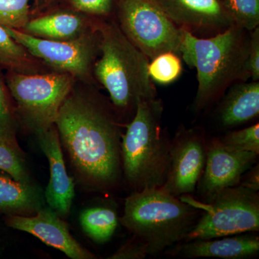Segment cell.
Returning a JSON list of instances; mask_svg holds the SVG:
<instances>
[{
  "label": "cell",
  "mask_w": 259,
  "mask_h": 259,
  "mask_svg": "<svg viewBox=\"0 0 259 259\" xmlns=\"http://www.w3.org/2000/svg\"><path fill=\"white\" fill-rule=\"evenodd\" d=\"M61 144L89 187L113 189L122 175L120 121L101 96L71 93L55 122Z\"/></svg>",
  "instance_id": "obj_1"
},
{
  "label": "cell",
  "mask_w": 259,
  "mask_h": 259,
  "mask_svg": "<svg viewBox=\"0 0 259 259\" xmlns=\"http://www.w3.org/2000/svg\"><path fill=\"white\" fill-rule=\"evenodd\" d=\"M250 32L232 25L209 37L194 36L182 30L180 56L197 70V93L192 108L199 113L220 101L233 83L250 79L247 58Z\"/></svg>",
  "instance_id": "obj_2"
},
{
  "label": "cell",
  "mask_w": 259,
  "mask_h": 259,
  "mask_svg": "<svg viewBox=\"0 0 259 259\" xmlns=\"http://www.w3.org/2000/svg\"><path fill=\"white\" fill-rule=\"evenodd\" d=\"M100 59L93 66L98 81L110 95L118 113L134 117L139 102L157 97V91L148 74L149 59L135 47L118 24H98Z\"/></svg>",
  "instance_id": "obj_3"
},
{
  "label": "cell",
  "mask_w": 259,
  "mask_h": 259,
  "mask_svg": "<svg viewBox=\"0 0 259 259\" xmlns=\"http://www.w3.org/2000/svg\"><path fill=\"white\" fill-rule=\"evenodd\" d=\"M202 214L193 199L151 187L130 194L120 221L155 255L184 241Z\"/></svg>",
  "instance_id": "obj_4"
},
{
  "label": "cell",
  "mask_w": 259,
  "mask_h": 259,
  "mask_svg": "<svg viewBox=\"0 0 259 259\" xmlns=\"http://www.w3.org/2000/svg\"><path fill=\"white\" fill-rule=\"evenodd\" d=\"M161 99L142 100L121 141L122 171L133 192L161 187L166 181L171 139L162 128Z\"/></svg>",
  "instance_id": "obj_5"
},
{
  "label": "cell",
  "mask_w": 259,
  "mask_h": 259,
  "mask_svg": "<svg viewBox=\"0 0 259 259\" xmlns=\"http://www.w3.org/2000/svg\"><path fill=\"white\" fill-rule=\"evenodd\" d=\"M73 81L74 76L64 72L28 74L9 71L6 77L7 87L16 103L17 116L36 135L55 125Z\"/></svg>",
  "instance_id": "obj_6"
},
{
  "label": "cell",
  "mask_w": 259,
  "mask_h": 259,
  "mask_svg": "<svg viewBox=\"0 0 259 259\" xmlns=\"http://www.w3.org/2000/svg\"><path fill=\"white\" fill-rule=\"evenodd\" d=\"M194 203L202 214L184 241L258 231V191L239 185L219 191L205 202Z\"/></svg>",
  "instance_id": "obj_7"
},
{
  "label": "cell",
  "mask_w": 259,
  "mask_h": 259,
  "mask_svg": "<svg viewBox=\"0 0 259 259\" xmlns=\"http://www.w3.org/2000/svg\"><path fill=\"white\" fill-rule=\"evenodd\" d=\"M119 27L150 61L163 53L180 55L182 30L156 0H118Z\"/></svg>",
  "instance_id": "obj_8"
},
{
  "label": "cell",
  "mask_w": 259,
  "mask_h": 259,
  "mask_svg": "<svg viewBox=\"0 0 259 259\" xmlns=\"http://www.w3.org/2000/svg\"><path fill=\"white\" fill-rule=\"evenodd\" d=\"M3 27L32 56L59 70V72L67 73L83 80L91 76L94 59L99 50V34L86 31L72 40H55L33 36L5 25Z\"/></svg>",
  "instance_id": "obj_9"
},
{
  "label": "cell",
  "mask_w": 259,
  "mask_h": 259,
  "mask_svg": "<svg viewBox=\"0 0 259 259\" xmlns=\"http://www.w3.org/2000/svg\"><path fill=\"white\" fill-rule=\"evenodd\" d=\"M205 131L180 125L171 139L170 160L161 188L175 197L189 195L197 190L206 161Z\"/></svg>",
  "instance_id": "obj_10"
},
{
  "label": "cell",
  "mask_w": 259,
  "mask_h": 259,
  "mask_svg": "<svg viewBox=\"0 0 259 259\" xmlns=\"http://www.w3.org/2000/svg\"><path fill=\"white\" fill-rule=\"evenodd\" d=\"M258 157L256 153L227 146L221 138L207 140L205 166L197 186L204 202L223 189L239 185Z\"/></svg>",
  "instance_id": "obj_11"
},
{
  "label": "cell",
  "mask_w": 259,
  "mask_h": 259,
  "mask_svg": "<svg viewBox=\"0 0 259 259\" xmlns=\"http://www.w3.org/2000/svg\"><path fill=\"white\" fill-rule=\"evenodd\" d=\"M177 27L194 36L209 37L235 22L223 0H156Z\"/></svg>",
  "instance_id": "obj_12"
},
{
  "label": "cell",
  "mask_w": 259,
  "mask_h": 259,
  "mask_svg": "<svg viewBox=\"0 0 259 259\" xmlns=\"http://www.w3.org/2000/svg\"><path fill=\"white\" fill-rule=\"evenodd\" d=\"M10 228L30 233L49 246L61 250L72 259H93V253L83 248L70 233L69 227L52 209H40L35 216L10 214L6 219Z\"/></svg>",
  "instance_id": "obj_13"
},
{
  "label": "cell",
  "mask_w": 259,
  "mask_h": 259,
  "mask_svg": "<svg viewBox=\"0 0 259 259\" xmlns=\"http://www.w3.org/2000/svg\"><path fill=\"white\" fill-rule=\"evenodd\" d=\"M37 136L50 168V180L45 193L47 203L59 217H66L74 198V184L66 171L59 133L54 125Z\"/></svg>",
  "instance_id": "obj_14"
},
{
  "label": "cell",
  "mask_w": 259,
  "mask_h": 259,
  "mask_svg": "<svg viewBox=\"0 0 259 259\" xmlns=\"http://www.w3.org/2000/svg\"><path fill=\"white\" fill-rule=\"evenodd\" d=\"M234 235L207 240L182 241L174 245L169 254L184 258L244 259L259 253V237L254 234Z\"/></svg>",
  "instance_id": "obj_15"
},
{
  "label": "cell",
  "mask_w": 259,
  "mask_h": 259,
  "mask_svg": "<svg viewBox=\"0 0 259 259\" xmlns=\"http://www.w3.org/2000/svg\"><path fill=\"white\" fill-rule=\"evenodd\" d=\"M220 101L216 115L225 128H233L258 118L259 81L233 83Z\"/></svg>",
  "instance_id": "obj_16"
},
{
  "label": "cell",
  "mask_w": 259,
  "mask_h": 259,
  "mask_svg": "<svg viewBox=\"0 0 259 259\" xmlns=\"http://www.w3.org/2000/svg\"><path fill=\"white\" fill-rule=\"evenodd\" d=\"M86 25L78 15L57 13L29 20L22 31L33 36L55 40H69L86 32Z\"/></svg>",
  "instance_id": "obj_17"
},
{
  "label": "cell",
  "mask_w": 259,
  "mask_h": 259,
  "mask_svg": "<svg viewBox=\"0 0 259 259\" xmlns=\"http://www.w3.org/2000/svg\"><path fill=\"white\" fill-rule=\"evenodd\" d=\"M40 197L30 184L0 173V210L27 215L40 209Z\"/></svg>",
  "instance_id": "obj_18"
},
{
  "label": "cell",
  "mask_w": 259,
  "mask_h": 259,
  "mask_svg": "<svg viewBox=\"0 0 259 259\" xmlns=\"http://www.w3.org/2000/svg\"><path fill=\"white\" fill-rule=\"evenodd\" d=\"M36 58L10 36L0 24V66L8 71L23 74H38L40 66Z\"/></svg>",
  "instance_id": "obj_19"
},
{
  "label": "cell",
  "mask_w": 259,
  "mask_h": 259,
  "mask_svg": "<svg viewBox=\"0 0 259 259\" xmlns=\"http://www.w3.org/2000/svg\"><path fill=\"white\" fill-rule=\"evenodd\" d=\"M118 217L114 209L97 207L85 209L80 216L83 231L97 243L108 241L117 229Z\"/></svg>",
  "instance_id": "obj_20"
},
{
  "label": "cell",
  "mask_w": 259,
  "mask_h": 259,
  "mask_svg": "<svg viewBox=\"0 0 259 259\" xmlns=\"http://www.w3.org/2000/svg\"><path fill=\"white\" fill-rule=\"evenodd\" d=\"M148 71L153 83L170 84L180 77L183 65L178 54L168 51L151 59L148 64Z\"/></svg>",
  "instance_id": "obj_21"
},
{
  "label": "cell",
  "mask_w": 259,
  "mask_h": 259,
  "mask_svg": "<svg viewBox=\"0 0 259 259\" xmlns=\"http://www.w3.org/2000/svg\"><path fill=\"white\" fill-rule=\"evenodd\" d=\"M9 94L6 83L0 74V141L20 151L16 139L17 114Z\"/></svg>",
  "instance_id": "obj_22"
},
{
  "label": "cell",
  "mask_w": 259,
  "mask_h": 259,
  "mask_svg": "<svg viewBox=\"0 0 259 259\" xmlns=\"http://www.w3.org/2000/svg\"><path fill=\"white\" fill-rule=\"evenodd\" d=\"M235 24L251 31L259 26V0H223Z\"/></svg>",
  "instance_id": "obj_23"
},
{
  "label": "cell",
  "mask_w": 259,
  "mask_h": 259,
  "mask_svg": "<svg viewBox=\"0 0 259 259\" xmlns=\"http://www.w3.org/2000/svg\"><path fill=\"white\" fill-rule=\"evenodd\" d=\"M0 170L18 182L30 184L20 151L3 141H0Z\"/></svg>",
  "instance_id": "obj_24"
},
{
  "label": "cell",
  "mask_w": 259,
  "mask_h": 259,
  "mask_svg": "<svg viewBox=\"0 0 259 259\" xmlns=\"http://www.w3.org/2000/svg\"><path fill=\"white\" fill-rule=\"evenodd\" d=\"M30 0H0V24L21 30L29 21Z\"/></svg>",
  "instance_id": "obj_25"
},
{
  "label": "cell",
  "mask_w": 259,
  "mask_h": 259,
  "mask_svg": "<svg viewBox=\"0 0 259 259\" xmlns=\"http://www.w3.org/2000/svg\"><path fill=\"white\" fill-rule=\"evenodd\" d=\"M221 140L230 147L259 155V124L230 131Z\"/></svg>",
  "instance_id": "obj_26"
},
{
  "label": "cell",
  "mask_w": 259,
  "mask_h": 259,
  "mask_svg": "<svg viewBox=\"0 0 259 259\" xmlns=\"http://www.w3.org/2000/svg\"><path fill=\"white\" fill-rule=\"evenodd\" d=\"M70 3L80 12L97 16H107L113 9L114 0H70Z\"/></svg>",
  "instance_id": "obj_27"
},
{
  "label": "cell",
  "mask_w": 259,
  "mask_h": 259,
  "mask_svg": "<svg viewBox=\"0 0 259 259\" xmlns=\"http://www.w3.org/2000/svg\"><path fill=\"white\" fill-rule=\"evenodd\" d=\"M149 255L146 243L133 236V238L117 250L109 258L112 259H144Z\"/></svg>",
  "instance_id": "obj_28"
},
{
  "label": "cell",
  "mask_w": 259,
  "mask_h": 259,
  "mask_svg": "<svg viewBox=\"0 0 259 259\" xmlns=\"http://www.w3.org/2000/svg\"><path fill=\"white\" fill-rule=\"evenodd\" d=\"M247 68L251 81L259 80V27L250 32Z\"/></svg>",
  "instance_id": "obj_29"
},
{
  "label": "cell",
  "mask_w": 259,
  "mask_h": 259,
  "mask_svg": "<svg viewBox=\"0 0 259 259\" xmlns=\"http://www.w3.org/2000/svg\"><path fill=\"white\" fill-rule=\"evenodd\" d=\"M247 176L245 177L244 181L241 182L240 185L244 186L245 187L255 191L259 190V165H253L251 168L248 170Z\"/></svg>",
  "instance_id": "obj_30"
}]
</instances>
